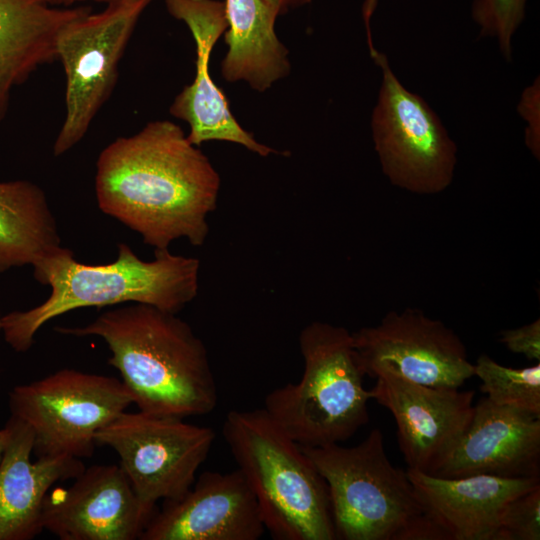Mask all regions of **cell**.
<instances>
[{"mask_svg": "<svg viewBox=\"0 0 540 540\" xmlns=\"http://www.w3.org/2000/svg\"><path fill=\"white\" fill-rule=\"evenodd\" d=\"M156 512L134 491L119 464L85 468L68 487L48 492L43 530L61 540H136Z\"/></svg>", "mask_w": 540, "mask_h": 540, "instance_id": "obj_12", "label": "cell"}, {"mask_svg": "<svg viewBox=\"0 0 540 540\" xmlns=\"http://www.w3.org/2000/svg\"><path fill=\"white\" fill-rule=\"evenodd\" d=\"M60 246L44 190L28 180L0 182V274L33 266Z\"/></svg>", "mask_w": 540, "mask_h": 540, "instance_id": "obj_21", "label": "cell"}, {"mask_svg": "<svg viewBox=\"0 0 540 540\" xmlns=\"http://www.w3.org/2000/svg\"><path fill=\"white\" fill-rule=\"evenodd\" d=\"M91 11L86 5L56 7L46 0H0V121L12 91L57 60L63 31Z\"/></svg>", "mask_w": 540, "mask_h": 540, "instance_id": "obj_19", "label": "cell"}, {"mask_svg": "<svg viewBox=\"0 0 540 540\" xmlns=\"http://www.w3.org/2000/svg\"><path fill=\"white\" fill-rule=\"evenodd\" d=\"M8 431L6 427L0 429V460L7 442Z\"/></svg>", "mask_w": 540, "mask_h": 540, "instance_id": "obj_30", "label": "cell"}, {"mask_svg": "<svg viewBox=\"0 0 540 540\" xmlns=\"http://www.w3.org/2000/svg\"><path fill=\"white\" fill-rule=\"evenodd\" d=\"M133 403L121 379L64 368L9 393L11 415L29 426L37 458H90L96 433Z\"/></svg>", "mask_w": 540, "mask_h": 540, "instance_id": "obj_7", "label": "cell"}, {"mask_svg": "<svg viewBox=\"0 0 540 540\" xmlns=\"http://www.w3.org/2000/svg\"><path fill=\"white\" fill-rule=\"evenodd\" d=\"M153 0H119L72 22L61 34L57 60L65 73V117L53 144L61 156L88 132L112 94L119 63L137 23Z\"/></svg>", "mask_w": 540, "mask_h": 540, "instance_id": "obj_9", "label": "cell"}, {"mask_svg": "<svg viewBox=\"0 0 540 540\" xmlns=\"http://www.w3.org/2000/svg\"><path fill=\"white\" fill-rule=\"evenodd\" d=\"M378 2L379 0H364L363 6H362V17H363V21H364V25L366 29L368 47H369L370 52L375 49V47L373 46L372 37H371L370 20L377 8Z\"/></svg>", "mask_w": 540, "mask_h": 540, "instance_id": "obj_27", "label": "cell"}, {"mask_svg": "<svg viewBox=\"0 0 540 540\" xmlns=\"http://www.w3.org/2000/svg\"><path fill=\"white\" fill-rule=\"evenodd\" d=\"M228 51L221 62L226 81H246L264 92L288 76V50L275 33L279 16L264 0H225Z\"/></svg>", "mask_w": 540, "mask_h": 540, "instance_id": "obj_20", "label": "cell"}, {"mask_svg": "<svg viewBox=\"0 0 540 540\" xmlns=\"http://www.w3.org/2000/svg\"><path fill=\"white\" fill-rule=\"evenodd\" d=\"M55 330L102 338L111 351L108 363L139 411L184 419L208 414L217 405L207 349L175 313L133 303L102 312L85 326Z\"/></svg>", "mask_w": 540, "mask_h": 540, "instance_id": "obj_2", "label": "cell"}, {"mask_svg": "<svg viewBox=\"0 0 540 540\" xmlns=\"http://www.w3.org/2000/svg\"><path fill=\"white\" fill-rule=\"evenodd\" d=\"M96 444L119 456V466L147 505L181 497L194 483L215 432L182 418L123 412L96 433Z\"/></svg>", "mask_w": 540, "mask_h": 540, "instance_id": "obj_10", "label": "cell"}, {"mask_svg": "<svg viewBox=\"0 0 540 540\" xmlns=\"http://www.w3.org/2000/svg\"><path fill=\"white\" fill-rule=\"evenodd\" d=\"M301 447L327 484L336 539L446 540L407 471L388 459L380 429L351 447Z\"/></svg>", "mask_w": 540, "mask_h": 540, "instance_id": "obj_5", "label": "cell"}, {"mask_svg": "<svg viewBox=\"0 0 540 540\" xmlns=\"http://www.w3.org/2000/svg\"><path fill=\"white\" fill-rule=\"evenodd\" d=\"M499 341L516 354H522L529 360H540V319L513 328L503 330Z\"/></svg>", "mask_w": 540, "mask_h": 540, "instance_id": "obj_26", "label": "cell"}, {"mask_svg": "<svg viewBox=\"0 0 540 540\" xmlns=\"http://www.w3.org/2000/svg\"><path fill=\"white\" fill-rule=\"evenodd\" d=\"M370 56L382 72L371 130L383 174L414 194L443 192L455 174V142L428 103L400 82L386 55L375 48Z\"/></svg>", "mask_w": 540, "mask_h": 540, "instance_id": "obj_8", "label": "cell"}, {"mask_svg": "<svg viewBox=\"0 0 540 540\" xmlns=\"http://www.w3.org/2000/svg\"><path fill=\"white\" fill-rule=\"evenodd\" d=\"M221 180L208 157L169 120L109 143L96 162L99 209L138 233L154 251L185 238L200 247L209 234Z\"/></svg>", "mask_w": 540, "mask_h": 540, "instance_id": "obj_1", "label": "cell"}, {"mask_svg": "<svg viewBox=\"0 0 540 540\" xmlns=\"http://www.w3.org/2000/svg\"><path fill=\"white\" fill-rule=\"evenodd\" d=\"M278 15L310 3L312 0H264Z\"/></svg>", "mask_w": 540, "mask_h": 540, "instance_id": "obj_28", "label": "cell"}, {"mask_svg": "<svg viewBox=\"0 0 540 540\" xmlns=\"http://www.w3.org/2000/svg\"><path fill=\"white\" fill-rule=\"evenodd\" d=\"M0 460V540H31L42 531L45 498L54 484L74 479L85 469L81 459L45 457L31 460L33 434L10 416Z\"/></svg>", "mask_w": 540, "mask_h": 540, "instance_id": "obj_18", "label": "cell"}, {"mask_svg": "<svg viewBox=\"0 0 540 540\" xmlns=\"http://www.w3.org/2000/svg\"><path fill=\"white\" fill-rule=\"evenodd\" d=\"M304 371L296 383L269 392L264 410L296 443H341L369 421V390L345 327L314 321L299 335Z\"/></svg>", "mask_w": 540, "mask_h": 540, "instance_id": "obj_6", "label": "cell"}, {"mask_svg": "<svg viewBox=\"0 0 540 540\" xmlns=\"http://www.w3.org/2000/svg\"><path fill=\"white\" fill-rule=\"evenodd\" d=\"M352 337L360 366L372 378L390 373L427 386L460 388L474 376L460 337L417 308L391 310Z\"/></svg>", "mask_w": 540, "mask_h": 540, "instance_id": "obj_11", "label": "cell"}, {"mask_svg": "<svg viewBox=\"0 0 540 540\" xmlns=\"http://www.w3.org/2000/svg\"><path fill=\"white\" fill-rule=\"evenodd\" d=\"M46 1L50 5L56 6V7H73V6H78V5L86 4L90 2L102 3V4L107 5L109 3L119 1V0H46Z\"/></svg>", "mask_w": 540, "mask_h": 540, "instance_id": "obj_29", "label": "cell"}, {"mask_svg": "<svg viewBox=\"0 0 540 540\" xmlns=\"http://www.w3.org/2000/svg\"><path fill=\"white\" fill-rule=\"evenodd\" d=\"M426 474L540 478V415L482 397L466 429Z\"/></svg>", "mask_w": 540, "mask_h": 540, "instance_id": "obj_13", "label": "cell"}, {"mask_svg": "<svg viewBox=\"0 0 540 540\" xmlns=\"http://www.w3.org/2000/svg\"><path fill=\"white\" fill-rule=\"evenodd\" d=\"M480 390L498 405L523 409L540 415V364L512 368L501 365L486 354L474 364Z\"/></svg>", "mask_w": 540, "mask_h": 540, "instance_id": "obj_22", "label": "cell"}, {"mask_svg": "<svg viewBox=\"0 0 540 540\" xmlns=\"http://www.w3.org/2000/svg\"><path fill=\"white\" fill-rule=\"evenodd\" d=\"M222 432L274 539H336L324 478L263 408L230 411Z\"/></svg>", "mask_w": 540, "mask_h": 540, "instance_id": "obj_4", "label": "cell"}, {"mask_svg": "<svg viewBox=\"0 0 540 540\" xmlns=\"http://www.w3.org/2000/svg\"><path fill=\"white\" fill-rule=\"evenodd\" d=\"M375 379L371 398L394 416L408 468L428 473L468 426L475 392L427 386L390 373Z\"/></svg>", "mask_w": 540, "mask_h": 540, "instance_id": "obj_15", "label": "cell"}, {"mask_svg": "<svg viewBox=\"0 0 540 540\" xmlns=\"http://www.w3.org/2000/svg\"><path fill=\"white\" fill-rule=\"evenodd\" d=\"M540 539V485L511 499L503 508L495 540Z\"/></svg>", "mask_w": 540, "mask_h": 540, "instance_id": "obj_24", "label": "cell"}, {"mask_svg": "<svg viewBox=\"0 0 540 540\" xmlns=\"http://www.w3.org/2000/svg\"><path fill=\"white\" fill-rule=\"evenodd\" d=\"M527 0H472L471 17L481 37L497 42L503 57H512L513 37L525 18Z\"/></svg>", "mask_w": 540, "mask_h": 540, "instance_id": "obj_23", "label": "cell"}, {"mask_svg": "<svg viewBox=\"0 0 540 540\" xmlns=\"http://www.w3.org/2000/svg\"><path fill=\"white\" fill-rule=\"evenodd\" d=\"M154 253L152 261H144L120 243L113 262L89 265L60 246L32 266L35 280L50 287L49 297L36 307L0 317L6 343L26 352L42 326L80 308L141 303L177 314L198 295L200 261L169 249Z\"/></svg>", "mask_w": 540, "mask_h": 540, "instance_id": "obj_3", "label": "cell"}, {"mask_svg": "<svg viewBox=\"0 0 540 540\" xmlns=\"http://www.w3.org/2000/svg\"><path fill=\"white\" fill-rule=\"evenodd\" d=\"M266 531L239 468L205 471L179 498L164 501L140 540H258Z\"/></svg>", "mask_w": 540, "mask_h": 540, "instance_id": "obj_14", "label": "cell"}, {"mask_svg": "<svg viewBox=\"0 0 540 540\" xmlns=\"http://www.w3.org/2000/svg\"><path fill=\"white\" fill-rule=\"evenodd\" d=\"M519 115L525 120V144L532 155L540 158V83L539 77L527 86L517 106Z\"/></svg>", "mask_w": 540, "mask_h": 540, "instance_id": "obj_25", "label": "cell"}, {"mask_svg": "<svg viewBox=\"0 0 540 540\" xmlns=\"http://www.w3.org/2000/svg\"><path fill=\"white\" fill-rule=\"evenodd\" d=\"M418 500L446 540H495L504 506L540 478L471 475L440 478L407 469Z\"/></svg>", "mask_w": 540, "mask_h": 540, "instance_id": "obj_17", "label": "cell"}, {"mask_svg": "<svg viewBox=\"0 0 540 540\" xmlns=\"http://www.w3.org/2000/svg\"><path fill=\"white\" fill-rule=\"evenodd\" d=\"M168 13L186 24L196 44V74L174 98L170 114L188 123V140L195 146L208 141H227L242 145L266 157L279 153L259 143L244 130L230 111L223 91L215 84L209 71L211 51L226 31L224 2L219 0H165Z\"/></svg>", "mask_w": 540, "mask_h": 540, "instance_id": "obj_16", "label": "cell"}]
</instances>
